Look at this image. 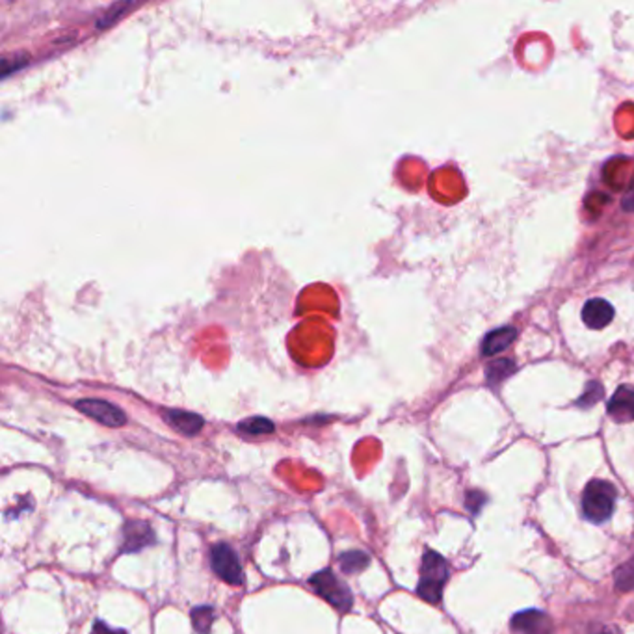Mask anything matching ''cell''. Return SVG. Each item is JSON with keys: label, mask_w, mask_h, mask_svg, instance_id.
<instances>
[{"label": "cell", "mask_w": 634, "mask_h": 634, "mask_svg": "<svg viewBox=\"0 0 634 634\" xmlns=\"http://www.w3.org/2000/svg\"><path fill=\"white\" fill-rule=\"evenodd\" d=\"M448 579V566L445 559L436 551H427L422 557L420 579L417 584V594L432 605H438L443 598V586Z\"/></svg>", "instance_id": "6da1fadb"}, {"label": "cell", "mask_w": 634, "mask_h": 634, "mask_svg": "<svg viewBox=\"0 0 634 634\" xmlns=\"http://www.w3.org/2000/svg\"><path fill=\"white\" fill-rule=\"evenodd\" d=\"M616 488L605 480H591L582 493V512L591 523H605L614 514Z\"/></svg>", "instance_id": "7a4b0ae2"}, {"label": "cell", "mask_w": 634, "mask_h": 634, "mask_svg": "<svg viewBox=\"0 0 634 634\" xmlns=\"http://www.w3.org/2000/svg\"><path fill=\"white\" fill-rule=\"evenodd\" d=\"M309 586L317 596L326 599L333 609L339 612H348L354 607V594L348 584L337 577L329 568L320 569L309 579Z\"/></svg>", "instance_id": "3957f363"}, {"label": "cell", "mask_w": 634, "mask_h": 634, "mask_svg": "<svg viewBox=\"0 0 634 634\" xmlns=\"http://www.w3.org/2000/svg\"><path fill=\"white\" fill-rule=\"evenodd\" d=\"M210 568L227 584L242 586L244 569L235 548L229 543H215L210 547Z\"/></svg>", "instance_id": "277c9868"}, {"label": "cell", "mask_w": 634, "mask_h": 634, "mask_svg": "<svg viewBox=\"0 0 634 634\" xmlns=\"http://www.w3.org/2000/svg\"><path fill=\"white\" fill-rule=\"evenodd\" d=\"M156 543V534L151 528L149 523L133 519L126 521L121 530V545H119V555H133L140 553L147 547H153Z\"/></svg>", "instance_id": "5b68a950"}, {"label": "cell", "mask_w": 634, "mask_h": 634, "mask_svg": "<svg viewBox=\"0 0 634 634\" xmlns=\"http://www.w3.org/2000/svg\"><path fill=\"white\" fill-rule=\"evenodd\" d=\"M75 408L86 417L97 420L99 425H105L108 428H119L126 422V415L121 408L114 406L108 400L101 398H82L75 402Z\"/></svg>", "instance_id": "8992f818"}, {"label": "cell", "mask_w": 634, "mask_h": 634, "mask_svg": "<svg viewBox=\"0 0 634 634\" xmlns=\"http://www.w3.org/2000/svg\"><path fill=\"white\" fill-rule=\"evenodd\" d=\"M512 630L516 634H551L553 621L541 610H523L512 618Z\"/></svg>", "instance_id": "52a82bcc"}, {"label": "cell", "mask_w": 634, "mask_h": 634, "mask_svg": "<svg viewBox=\"0 0 634 634\" xmlns=\"http://www.w3.org/2000/svg\"><path fill=\"white\" fill-rule=\"evenodd\" d=\"M162 417L166 418L167 425H170L174 430H177L179 434H183L186 438L197 436L205 427V418L201 415L192 413V411H185V409H166L162 413Z\"/></svg>", "instance_id": "ba28073f"}, {"label": "cell", "mask_w": 634, "mask_h": 634, "mask_svg": "<svg viewBox=\"0 0 634 634\" xmlns=\"http://www.w3.org/2000/svg\"><path fill=\"white\" fill-rule=\"evenodd\" d=\"M609 415L619 425L634 420V387L621 386L609 402Z\"/></svg>", "instance_id": "9c48e42d"}, {"label": "cell", "mask_w": 634, "mask_h": 634, "mask_svg": "<svg viewBox=\"0 0 634 634\" xmlns=\"http://www.w3.org/2000/svg\"><path fill=\"white\" fill-rule=\"evenodd\" d=\"M614 320V307L603 300L594 298L588 300L582 307V322L591 329H603Z\"/></svg>", "instance_id": "30bf717a"}, {"label": "cell", "mask_w": 634, "mask_h": 634, "mask_svg": "<svg viewBox=\"0 0 634 634\" xmlns=\"http://www.w3.org/2000/svg\"><path fill=\"white\" fill-rule=\"evenodd\" d=\"M516 337H518V329L514 326H504V327L493 329L484 337L480 352L486 357L497 356V354L508 348L516 341Z\"/></svg>", "instance_id": "8fae6325"}, {"label": "cell", "mask_w": 634, "mask_h": 634, "mask_svg": "<svg viewBox=\"0 0 634 634\" xmlns=\"http://www.w3.org/2000/svg\"><path fill=\"white\" fill-rule=\"evenodd\" d=\"M236 430H238V434H242L246 438H259V436L274 434L276 427H274V422L267 417H249V418H244L238 422Z\"/></svg>", "instance_id": "7c38bea8"}, {"label": "cell", "mask_w": 634, "mask_h": 634, "mask_svg": "<svg viewBox=\"0 0 634 634\" xmlns=\"http://www.w3.org/2000/svg\"><path fill=\"white\" fill-rule=\"evenodd\" d=\"M339 566L345 575H356L370 566V557L365 551L354 548V551H347L339 557Z\"/></svg>", "instance_id": "4fadbf2b"}, {"label": "cell", "mask_w": 634, "mask_h": 634, "mask_svg": "<svg viewBox=\"0 0 634 634\" xmlns=\"http://www.w3.org/2000/svg\"><path fill=\"white\" fill-rule=\"evenodd\" d=\"M190 618H192V627L197 634H210V630H213V623L216 619V612H215V607L199 605L192 609Z\"/></svg>", "instance_id": "5bb4252c"}, {"label": "cell", "mask_w": 634, "mask_h": 634, "mask_svg": "<svg viewBox=\"0 0 634 634\" xmlns=\"http://www.w3.org/2000/svg\"><path fill=\"white\" fill-rule=\"evenodd\" d=\"M516 363L512 359H497L488 367V384L497 386L504 382L506 377L512 376L516 372Z\"/></svg>", "instance_id": "9a60e30c"}, {"label": "cell", "mask_w": 634, "mask_h": 634, "mask_svg": "<svg viewBox=\"0 0 634 634\" xmlns=\"http://www.w3.org/2000/svg\"><path fill=\"white\" fill-rule=\"evenodd\" d=\"M614 580H616V588H619L621 591L634 589V557L616 569Z\"/></svg>", "instance_id": "2e32d148"}, {"label": "cell", "mask_w": 634, "mask_h": 634, "mask_svg": "<svg viewBox=\"0 0 634 634\" xmlns=\"http://www.w3.org/2000/svg\"><path fill=\"white\" fill-rule=\"evenodd\" d=\"M603 386L599 382H589L582 393V397L577 400L579 408H591L596 406L603 398Z\"/></svg>", "instance_id": "e0dca14e"}, {"label": "cell", "mask_w": 634, "mask_h": 634, "mask_svg": "<svg viewBox=\"0 0 634 634\" xmlns=\"http://www.w3.org/2000/svg\"><path fill=\"white\" fill-rule=\"evenodd\" d=\"M131 8H135L133 3H117V5H114V6L105 14V17L97 23V28H106V26L114 25V23L117 21V17H121L123 12L131 10Z\"/></svg>", "instance_id": "ac0fdd59"}, {"label": "cell", "mask_w": 634, "mask_h": 634, "mask_svg": "<svg viewBox=\"0 0 634 634\" xmlns=\"http://www.w3.org/2000/svg\"><path fill=\"white\" fill-rule=\"evenodd\" d=\"M465 504H468V508H469L473 514H478L482 506L486 504V495H484L482 491L473 489V491L468 493V502H465Z\"/></svg>", "instance_id": "d6986e66"}, {"label": "cell", "mask_w": 634, "mask_h": 634, "mask_svg": "<svg viewBox=\"0 0 634 634\" xmlns=\"http://www.w3.org/2000/svg\"><path fill=\"white\" fill-rule=\"evenodd\" d=\"M90 634H129V632H126L125 629H114L108 623H105L103 619H96Z\"/></svg>", "instance_id": "ffe728a7"}, {"label": "cell", "mask_w": 634, "mask_h": 634, "mask_svg": "<svg viewBox=\"0 0 634 634\" xmlns=\"http://www.w3.org/2000/svg\"><path fill=\"white\" fill-rule=\"evenodd\" d=\"M621 206H623V210H627V213H634V185H632V186L627 190V194L623 196Z\"/></svg>", "instance_id": "44dd1931"}, {"label": "cell", "mask_w": 634, "mask_h": 634, "mask_svg": "<svg viewBox=\"0 0 634 634\" xmlns=\"http://www.w3.org/2000/svg\"><path fill=\"white\" fill-rule=\"evenodd\" d=\"M589 634H612V632L609 629H605V627H596V629L589 630Z\"/></svg>", "instance_id": "7402d4cb"}]
</instances>
